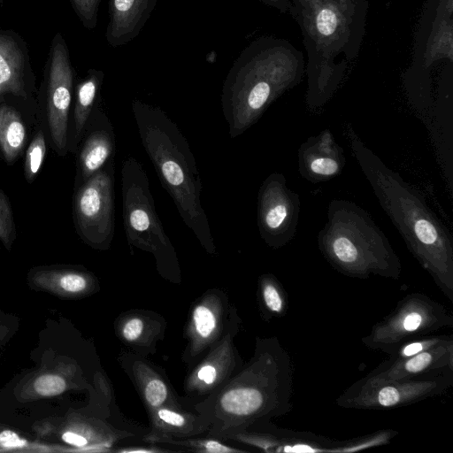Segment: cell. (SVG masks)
I'll return each instance as SVG.
<instances>
[{
    "mask_svg": "<svg viewBox=\"0 0 453 453\" xmlns=\"http://www.w3.org/2000/svg\"><path fill=\"white\" fill-rule=\"evenodd\" d=\"M293 365L276 336L257 337L252 357L202 401L195 411L208 424V434L228 440L293 409Z\"/></svg>",
    "mask_w": 453,
    "mask_h": 453,
    "instance_id": "cell-1",
    "label": "cell"
},
{
    "mask_svg": "<svg viewBox=\"0 0 453 453\" xmlns=\"http://www.w3.org/2000/svg\"><path fill=\"white\" fill-rule=\"evenodd\" d=\"M346 132L353 156L381 208L411 255L446 297L453 302L451 234L417 189L388 167L351 127Z\"/></svg>",
    "mask_w": 453,
    "mask_h": 453,
    "instance_id": "cell-2",
    "label": "cell"
},
{
    "mask_svg": "<svg viewBox=\"0 0 453 453\" xmlns=\"http://www.w3.org/2000/svg\"><path fill=\"white\" fill-rule=\"evenodd\" d=\"M308 54L305 103L320 110L359 49L366 0H292Z\"/></svg>",
    "mask_w": 453,
    "mask_h": 453,
    "instance_id": "cell-3",
    "label": "cell"
},
{
    "mask_svg": "<svg viewBox=\"0 0 453 453\" xmlns=\"http://www.w3.org/2000/svg\"><path fill=\"white\" fill-rule=\"evenodd\" d=\"M302 54L288 42L261 37L250 42L230 68L222 88L221 106L231 138L256 124L283 93L303 76Z\"/></svg>",
    "mask_w": 453,
    "mask_h": 453,
    "instance_id": "cell-4",
    "label": "cell"
},
{
    "mask_svg": "<svg viewBox=\"0 0 453 453\" xmlns=\"http://www.w3.org/2000/svg\"><path fill=\"white\" fill-rule=\"evenodd\" d=\"M132 111L142 147L180 218L203 248L215 254L216 247L201 201L202 180L186 137L161 108L134 100Z\"/></svg>",
    "mask_w": 453,
    "mask_h": 453,
    "instance_id": "cell-5",
    "label": "cell"
},
{
    "mask_svg": "<svg viewBox=\"0 0 453 453\" xmlns=\"http://www.w3.org/2000/svg\"><path fill=\"white\" fill-rule=\"evenodd\" d=\"M327 220L318 234V247L338 273L365 280L372 275L398 280L401 261L383 231L356 203L333 199Z\"/></svg>",
    "mask_w": 453,
    "mask_h": 453,
    "instance_id": "cell-6",
    "label": "cell"
},
{
    "mask_svg": "<svg viewBox=\"0 0 453 453\" xmlns=\"http://www.w3.org/2000/svg\"><path fill=\"white\" fill-rule=\"evenodd\" d=\"M74 91V69L66 42L61 33L53 36L40 87L36 91L37 111L54 151L64 157L68 151L69 124Z\"/></svg>",
    "mask_w": 453,
    "mask_h": 453,
    "instance_id": "cell-7",
    "label": "cell"
},
{
    "mask_svg": "<svg viewBox=\"0 0 453 453\" xmlns=\"http://www.w3.org/2000/svg\"><path fill=\"white\" fill-rule=\"evenodd\" d=\"M121 192L128 244L151 252L158 264L173 262L174 249L156 212L146 171L134 157H127L122 163Z\"/></svg>",
    "mask_w": 453,
    "mask_h": 453,
    "instance_id": "cell-8",
    "label": "cell"
},
{
    "mask_svg": "<svg viewBox=\"0 0 453 453\" xmlns=\"http://www.w3.org/2000/svg\"><path fill=\"white\" fill-rule=\"evenodd\" d=\"M452 326L453 314L446 306L426 294L414 292L399 300L361 342L366 348L389 356L406 342Z\"/></svg>",
    "mask_w": 453,
    "mask_h": 453,
    "instance_id": "cell-9",
    "label": "cell"
},
{
    "mask_svg": "<svg viewBox=\"0 0 453 453\" xmlns=\"http://www.w3.org/2000/svg\"><path fill=\"white\" fill-rule=\"evenodd\" d=\"M452 385L453 370L397 380H374L364 377L345 389L335 403L347 409H393L441 395Z\"/></svg>",
    "mask_w": 453,
    "mask_h": 453,
    "instance_id": "cell-10",
    "label": "cell"
},
{
    "mask_svg": "<svg viewBox=\"0 0 453 453\" xmlns=\"http://www.w3.org/2000/svg\"><path fill=\"white\" fill-rule=\"evenodd\" d=\"M114 160L74 188L76 233L89 246L108 250L114 235Z\"/></svg>",
    "mask_w": 453,
    "mask_h": 453,
    "instance_id": "cell-11",
    "label": "cell"
},
{
    "mask_svg": "<svg viewBox=\"0 0 453 453\" xmlns=\"http://www.w3.org/2000/svg\"><path fill=\"white\" fill-rule=\"evenodd\" d=\"M397 432L383 430L348 441H334L309 432L250 428L235 436V441L264 452H355L387 444Z\"/></svg>",
    "mask_w": 453,
    "mask_h": 453,
    "instance_id": "cell-12",
    "label": "cell"
},
{
    "mask_svg": "<svg viewBox=\"0 0 453 453\" xmlns=\"http://www.w3.org/2000/svg\"><path fill=\"white\" fill-rule=\"evenodd\" d=\"M299 195L287 185L284 174L272 173L257 193V227L265 243L280 249L296 236L300 215Z\"/></svg>",
    "mask_w": 453,
    "mask_h": 453,
    "instance_id": "cell-13",
    "label": "cell"
},
{
    "mask_svg": "<svg viewBox=\"0 0 453 453\" xmlns=\"http://www.w3.org/2000/svg\"><path fill=\"white\" fill-rule=\"evenodd\" d=\"M236 316L235 308L228 304L222 291L212 290L205 294L191 311L186 362L194 363L216 345Z\"/></svg>",
    "mask_w": 453,
    "mask_h": 453,
    "instance_id": "cell-14",
    "label": "cell"
},
{
    "mask_svg": "<svg viewBox=\"0 0 453 453\" xmlns=\"http://www.w3.org/2000/svg\"><path fill=\"white\" fill-rule=\"evenodd\" d=\"M240 319L236 316L221 340L214 345L193 369L185 382L186 393L202 401L244 365L234 338L238 333Z\"/></svg>",
    "mask_w": 453,
    "mask_h": 453,
    "instance_id": "cell-15",
    "label": "cell"
},
{
    "mask_svg": "<svg viewBox=\"0 0 453 453\" xmlns=\"http://www.w3.org/2000/svg\"><path fill=\"white\" fill-rule=\"evenodd\" d=\"M35 81L27 42L16 31L0 27V96L36 101Z\"/></svg>",
    "mask_w": 453,
    "mask_h": 453,
    "instance_id": "cell-16",
    "label": "cell"
},
{
    "mask_svg": "<svg viewBox=\"0 0 453 453\" xmlns=\"http://www.w3.org/2000/svg\"><path fill=\"white\" fill-rule=\"evenodd\" d=\"M99 103L87 122L75 153L77 158L74 188L114 160L116 139L113 127Z\"/></svg>",
    "mask_w": 453,
    "mask_h": 453,
    "instance_id": "cell-17",
    "label": "cell"
},
{
    "mask_svg": "<svg viewBox=\"0 0 453 453\" xmlns=\"http://www.w3.org/2000/svg\"><path fill=\"white\" fill-rule=\"evenodd\" d=\"M300 175L311 183L328 181L339 176L345 165L344 150L329 129L310 136L297 150Z\"/></svg>",
    "mask_w": 453,
    "mask_h": 453,
    "instance_id": "cell-18",
    "label": "cell"
},
{
    "mask_svg": "<svg viewBox=\"0 0 453 453\" xmlns=\"http://www.w3.org/2000/svg\"><path fill=\"white\" fill-rule=\"evenodd\" d=\"M453 370V336L421 353L395 362L380 364L365 377L374 380H397Z\"/></svg>",
    "mask_w": 453,
    "mask_h": 453,
    "instance_id": "cell-19",
    "label": "cell"
},
{
    "mask_svg": "<svg viewBox=\"0 0 453 453\" xmlns=\"http://www.w3.org/2000/svg\"><path fill=\"white\" fill-rule=\"evenodd\" d=\"M37 109L36 101L12 94L0 96V155L12 165L25 152L30 141V130L24 110Z\"/></svg>",
    "mask_w": 453,
    "mask_h": 453,
    "instance_id": "cell-20",
    "label": "cell"
},
{
    "mask_svg": "<svg viewBox=\"0 0 453 453\" xmlns=\"http://www.w3.org/2000/svg\"><path fill=\"white\" fill-rule=\"evenodd\" d=\"M158 0H110L105 37L112 47L128 43L143 28Z\"/></svg>",
    "mask_w": 453,
    "mask_h": 453,
    "instance_id": "cell-21",
    "label": "cell"
},
{
    "mask_svg": "<svg viewBox=\"0 0 453 453\" xmlns=\"http://www.w3.org/2000/svg\"><path fill=\"white\" fill-rule=\"evenodd\" d=\"M104 73L102 70L91 68L85 77L74 84L73 107L69 124L68 151L76 153L82 139L87 122L100 102V90Z\"/></svg>",
    "mask_w": 453,
    "mask_h": 453,
    "instance_id": "cell-22",
    "label": "cell"
},
{
    "mask_svg": "<svg viewBox=\"0 0 453 453\" xmlns=\"http://www.w3.org/2000/svg\"><path fill=\"white\" fill-rule=\"evenodd\" d=\"M150 413L152 431L149 435L187 438L208 432V424L199 414L180 407L164 405Z\"/></svg>",
    "mask_w": 453,
    "mask_h": 453,
    "instance_id": "cell-23",
    "label": "cell"
},
{
    "mask_svg": "<svg viewBox=\"0 0 453 453\" xmlns=\"http://www.w3.org/2000/svg\"><path fill=\"white\" fill-rule=\"evenodd\" d=\"M125 361L127 363L125 369L135 384L149 411L164 405L173 406L169 399L174 398V395L172 396L166 380L157 368L138 357H130Z\"/></svg>",
    "mask_w": 453,
    "mask_h": 453,
    "instance_id": "cell-24",
    "label": "cell"
},
{
    "mask_svg": "<svg viewBox=\"0 0 453 453\" xmlns=\"http://www.w3.org/2000/svg\"><path fill=\"white\" fill-rule=\"evenodd\" d=\"M453 0H441L425 50V65L453 57Z\"/></svg>",
    "mask_w": 453,
    "mask_h": 453,
    "instance_id": "cell-25",
    "label": "cell"
},
{
    "mask_svg": "<svg viewBox=\"0 0 453 453\" xmlns=\"http://www.w3.org/2000/svg\"><path fill=\"white\" fill-rule=\"evenodd\" d=\"M261 312L265 319L283 317L288 311L287 293L279 280L271 273L263 274L258 280Z\"/></svg>",
    "mask_w": 453,
    "mask_h": 453,
    "instance_id": "cell-26",
    "label": "cell"
},
{
    "mask_svg": "<svg viewBox=\"0 0 453 453\" xmlns=\"http://www.w3.org/2000/svg\"><path fill=\"white\" fill-rule=\"evenodd\" d=\"M48 137L39 119L35 116V127L26 150L24 160V176L27 183L37 177L43 164L47 151Z\"/></svg>",
    "mask_w": 453,
    "mask_h": 453,
    "instance_id": "cell-27",
    "label": "cell"
},
{
    "mask_svg": "<svg viewBox=\"0 0 453 453\" xmlns=\"http://www.w3.org/2000/svg\"><path fill=\"white\" fill-rule=\"evenodd\" d=\"M144 441L154 443H169L175 446L187 447L190 450L197 452H207V453H232V452H247V450L239 449L229 447L228 445L221 442L218 438H198L190 439L187 438H173L168 436H153L147 435Z\"/></svg>",
    "mask_w": 453,
    "mask_h": 453,
    "instance_id": "cell-28",
    "label": "cell"
},
{
    "mask_svg": "<svg viewBox=\"0 0 453 453\" xmlns=\"http://www.w3.org/2000/svg\"><path fill=\"white\" fill-rule=\"evenodd\" d=\"M450 335H426L412 339L402 344L393 354L389 355L387 362H395L405 359L416 354L427 350L443 342Z\"/></svg>",
    "mask_w": 453,
    "mask_h": 453,
    "instance_id": "cell-29",
    "label": "cell"
},
{
    "mask_svg": "<svg viewBox=\"0 0 453 453\" xmlns=\"http://www.w3.org/2000/svg\"><path fill=\"white\" fill-rule=\"evenodd\" d=\"M16 226L9 198L0 188V242L10 247L16 238Z\"/></svg>",
    "mask_w": 453,
    "mask_h": 453,
    "instance_id": "cell-30",
    "label": "cell"
},
{
    "mask_svg": "<svg viewBox=\"0 0 453 453\" xmlns=\"http://www.w3.org/2000/svg\"><path fill=\"white\" fill-rule=\"evenodd\" d=\"M69 1L83 27L88 30H93L97 24V15L101 0Z\"/></svg>",
    "mask_w": 453,
    "mask_h": 453,
    "instance_id": "cell-31",
    "label": "cell"
},
{
    "mask_svg": "<svg viewBox=\"0 0 453 453\" xmlns=\"http://www.w3.org/2000/svg\"><path fill=\"white\" fill-rule=\"evenodd\" d=\"M65 388V380L57 375H43L35 382V389L41 395H56L62 393Z\"/></svg>",
    "mask_w": 453,
    "mask_h": 453,
    "instance_id": "cell-32",
    "label": "cell"
},
{
    "mask_svg": "<svg viewBox=\"0 0 453 453\" xmlns=\"http://www.w3.org/2000/svg\"><path fill=\"white\" fill-rule=\"evenodd\" d=\"M146 332V321L139 316L130 317L120 327L122 338L128 342H135Z\"/></svg>",
    "mask_w": 453,
    "mask_h": 453,
    "instance_id": "cell-33",
    "label": "cell"
},
{
    "mask_svg": "<svg viewBox=\"0 0 453 453\" xmlns=\"http://www.w3.org/2000/svg\"><path fill=\"white\" fill-rule=\"evenodd\" d=\"M59 285L67 292L76 293L83 290L87 287V280L80 273H69L61 275Z\"/></svg>",
    "mask_w": 453,
    "mask_h": 453,
    "instance_id": "cell-34",
    "label": "cell"
},
{
    "mask_svg": "<svg viewBox=\"0 0 453 453\" xmlns=\"http://www.w3.org/2000/svg\"><path fill=\"white\" fill-rule=\"evenodd\" d=\"M0 443L6 448H19L25 443L12 431H4L0 434Z\"/></svg>",
    "mask_w": 453,
    "mask_h": 453,
    "instance_id": "cell-35",
    "label": "cell"
},
{
    "mask_svg": "<svg viewBox=\"0 0 453 453\" xmlns=\"http://www.w3.org/2000/svg\"><path fill=\"white\" fill-rule=\"evenodd\" d=\"M63 440L77 447H83L88 443V440L85 437L73 432H65L63 434Z\"/></svg>",
    "mask_w": 453,
    "mask_h": 453,
    "instance_id": "cell-36",
    "label": "cell"
},
{
    "mask_svg": "<svg viewBox=\"0 0 453 453\" xmlns=\"http://www.w3.org/2000/svg\"><path fill=\"white\" fill-rule=\"evenodd\" d=\"M265 4L274 7L281 12H286L291 8V4L288 0H260Z\"/></svg>",
    "mask_w": 453,
    "mask_h": 453,
    "instance_id": "cell-37",
    "label": "cell"
},
{
    "mask_svg": "<svg viewBox=\"0 0 453 453\" xmlns=\"http://www.w3.org/2000/svg\"><path fill=\"white\" fill-rule=\"evenodd\" d=\"M119 452H128V453H131V452H135V453H140V452H145V453H154V452H163V451H165V449H157V448H142V449H119Z\"/></svg>",
    "mask_w": 453,
    "mask_h": 453,
    "instance_id": "cell-38",
    "label": "cell"
},
{
    "mask_svg": "<svg viewBox=\"0 0 453 453\" xmlns=\"http://www.w3.org/2000/svg\"><path fill=\"white\" fill-rule=\"evenodd\" d=\"M4 3V0H0V4H2Z\"/></svg>",
    "mask_w": 453,
    "mask_h": 453,
    "instance_id": "cell-39",
    "label": "cell"
}]
</instances>
